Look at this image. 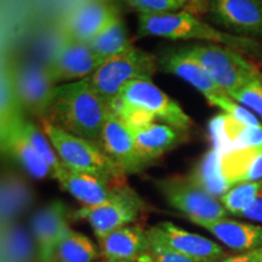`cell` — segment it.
<instances>
[{
    "mask_svg": "<svg viewBox=\"0 0 262 262\" xmlns=\"http://www.w3.org/2000/svg\"><path fill=\"white\" fill-rule=\"evenodd\" d=\"M148 238L150 242L149 251L145 256L141 257L139 262H199L191 257L185 256V255L176 253L157 239Z\"/></svg>",
    "mask_w": 262,
    "mask_h": 262,
    "instance_id": "e575fe53",
    "label": "cell"
},
{
    "mask_svg": "<svg viewBox=\"0 0 262 262\" xmlns=\"http://www.w3.org/2000/svg\"><path fill=\"white\" fill-rule=\"evenodd\" d=\"M108 114V104L95 91L88 77L57 85L47 120L66 133L101 147V135Z\"/></svg>",
    "mask_w": 262,
    "mask_h": 262,
    "instance_id": "6da1fadb",
    "label": "cell"
},
{
    "mask_svg": "<svg viewBox=\"0 0 262 262\" xmlns=\"http://www.w3.org/2000/svg\"><path fill=\"white\" fill-rule=\"evenodd\" d=\"M228 96L256 113L262 119V79L250 81L241 89L228 94Z\"/></svg>",
    "mask_w": 262,
    "mask_h": 262,
    "instance_id": "d6a6232c",
    "label": "cell"
},
{
    "mask_svg": "<svg viewBox=\"0 0 262 262\" xmlns=\"http://www.w3.org/2000/svg\"><path fill=\"white\" fill-rule=\"evenodd\" d=\"M221 262H262V248L226 257Z\"/></svg>",
    "mask_w": 262,
    "mask_h": 262,
    "instance_id": "74e56055",
    "label": "cell"
},
{
    "mask_svg": "<svg viewBox=\"0 0 262 262\" xmlns=\"http://www.w3.org/2000/svg\"><path fill=\"white\" fill-rule=\"evenodd\" d=\"M10 70L24 112L26 111L32 116L47 119L57 86L51 79L47 64L24 62L10 66Z\"/></svg>",
    "mask_w": 262,
    "mask_h": 262,
    "instance_id": "52a82bcc",
    "label": "cell"
},
{
    "mask_svg": "<svg viewBox=\"0 0 262 262\" xmlns=\"http://www.w3.org/2000/svg\"><path fill=\"white\" fill-rule=\"evenodd\" d=\"M221 171L232 187L238 183L262 181V147H248L221 153Z\"/></svg>",
    "mask_w": 262,
    "mask_h": 262,
    "instance_id": "ffe728a7",
    "label": "cell"
},
{
    "mask_svg": "<svg viewBox=\"0 0 262 262\" xmlns=\"http://www.w3.org/2000/svg\"><path fill=\"white\" fill-rule=\"evenodd\" d=\"M42 131L49 137L66 169L90 173L110 182L126 183V173L100 146L66 133L47 119L42 124Z\"/></svg>",
    "mask_w": 262,
    "mask_h": 262,
    "instance_id": "3957f363",
    "label": "cell"
},
{
    "mask_svg": "<svg viewBox=\"0 0 262 262\" xmlns=\"http://www.w3.org/2000/svg\"><path fill=\"white\" fill-rule=\"evenodd\" d=\"M142 208V199L135 194L123 201L107 203V204L83 206L72 212L71 219L88 221L98 239L116 229L135 222L139 219Z\"/></svg>",
    "mask_w": 262,
    "mask_h": 262,
    "instance_id": "4fadbf2b",
    "label": "cell"
},
{
    "mask_svg": "<svg viewBox=\"0 0 262 262\" xmlns=\"http://www.w3.org/2000/svg\"><path fill=\"white\" fill-rule=\"evenodd\" d=\"M208 14L242 37H262V0H210Z\"/></svg>",
    "mask_w": 262,
    "mask_h": 262,
    "instance_id": "9a60e30c",
    "label": "cell"
},
{
    "mask_svg": "<svg viewBox=\"0 0 262 262\" xmlns=\"http://www.w3.org/2000/svg\"><path fill=\"white\" fill-rule=\"evenodd\" d=\"M55 180L66 192L73 195L84 206H96L123 201L136 193L126 183H114L90 173L64 169Z\"/></svg>",
    "mask_w": 262,
    "mask_h": 262,
    "instance_id": "30bf717a",
    "label": "cell"
},
{
    "mask_svg": "<svg viewBox=\"0 0 262 262\" xmlns=\"http://www.w3.org/2000/svg\"><path fill=\"white\" fill-rule=\"evenodd\" d=\"M166 203L182 212L193 224L226 219L227 210L221 201L198 186L189 176H171L157 181Z\"/></svg>",
    "mask_w": 262,
    "mask_h": 262,
    "instance_id": "8992f818",
    "label": "cell"
},
{
    "mask_svg": "<svg viewBox=\"0 0 262 262\" xmlns=\"http://www.w3.org/2000/svg\"><path fill=\"white\" fill-rule=\"evenodd\" d=\"M17 122L5 135L2 136L3 150L11 157L32 178L38 180L54 178V172L48 165V163L41 158L40 155L33 148V146L28 142L27 139L22 135Z\"/></svg>",
    "mask_w": 262,
    "mask_h": 262,
    "instance_id": "603a6c76",
    "label": "cell"
},
{
    "mask_svg": "<svg viewBox=\"0 0 262 262\" xmlns=\"http://www.w3.org/2000/svg\"><path fill=\"white\" fill-rule=\"evenodd\" d=\"M242 217L249 219L251 221L262 222V187L258 191L257 195L255 196L253 203L243 211Z\"/></svg>",
    "mask_w": 262,
    "mask_h": 262,
    "instance_id": "d590c367",
    "label": "cell"
},
{
    "mask_svg": "<svg viewBox=\"0 0 262 262\" xmlns=\"http://www.w3.org/2000/svg\"><path fill=\"white\" fill-rule=\"evenodd\" d=\"M182 49L227 95L255 79H262L260 71L233 49L214 44H192Z\"/></svg>",
    "mask_w": 262,
    "mask_h": 262,
    "instance_id": "5b68a950",
    "label": "cell"
},
{
    "mask_svg": "<svg viewBox=\"0 0 262 262\" xmlns=\"http://www.w3.org/2000/svg\"><path fill=\"white\" fill-rule=\"evenodd\" d=\"M72 212L61 201H54L32 216L31 232L38 250L39 262H56L57 247L70 227Z\"/></svg>",
    "mask_w": 262,
    "mask_h": 262,
    "instance_id": "9c48e42d",
    "label": "cell"
},
{
    "mask_svg": "<svg viewBox=\"0 0 262 262\" xmlns=\"http://www.w3.org/2000/svg\"><path fill=\"white\" fill-rule=\"evenodd\" d=\"M130 8L140 15H156L165 12H176L185 9L182 0H124Z\"/></svg>",
    "mask_w": 262,
    "mask_h": 262,
    "instance_id": "836d02e7",
    "label": "cell"
},
{
    "mask_svg": "<svg viewBox=\"0 0 262 262\" xmlns=\"http://www.w3.org/2000/svg\"><path fill=\"white\" fill-rule=\"evenodd\" d=\"M158 71L176 75L201 91L205 98L209 96L227 95L211 79L204 68L182 48L172 49L158 57Z\"/></svg>",
    "mask_w": 262,
    "mask_h": 262,
    "instance_id": "e0dca14e",
    "label": "cell"
},
{
    "mask_svg": "<svg viewBox=\"0 0 262 262\" xmlns=\"http://www.w3.org/2000/svg\"><path fill=\"white\" fill-rule=\"evenodd\" d=\"M106 262H135V261H126V260H104Z\"/></svg>",
    "mask_w": 262,
    "mask_h": 262,
    "instance_id": "f35d334b",
    "label": "cell"
},
{
    "mask_svg": "<svg viewBox=\"0 0 262 262\" xmlns=\"http://www.w3.org/2000/svg\"><path fill=\"white\" fill-rule=\"evenodd\" d=\"M131 130L135 137L137 152L146 164L158 159L164 153L178 146L182 141V134L186 133L168 124L158 123Z\"/></svg>",
    "mask_w": 262,
    "mask_h": 262,
    "instance_id": "7402d4cb",
    "label": "cell"
},
{
    "mask_svg": "<svg viewBox=\"0 0 262 262\" xmlns=\"http://www.w3.org/2000/svg\"><path fill=\"white\" fill-rule=\"evenodd\" d=\"M104 260L135 261L148 253L150 242L147 231L139 226H125L97 239Z\"/></svg>",
    "mask_w": 262,
    "mask_h": 262,
    "instance_id": "ac0fdd59",
    "label": "cell"
},
{
    "mask_svg": "<svg viewBox=\"0 0 262 262\" xmlns=\"http://www.w3.org/2000/svg\"><path fill=\"white\" fill-rule=\"evenodd\" d=\"M158 72V57L133 47L108 58L89 77L95 91L107 104L134 80H152Z\"/></svg>",
    "mask_w": 262,
    "mask_h": 262,
    "instance_id": "277c9868",
    "label": "cell"
},
{
    "mask_svg": "<svg viewBox=\"0 0 262 262\" xmlns=\"http://www.w3.org/2000/svg\"><path fill=\"white\" fill-rule=\"evenodd\" d=\"M206 100L210 102L212 106L219 107L220 110L227 116L234 118L238 122L248 124V125L253 126H260V119L251 112L250 110H248L247 107L242 106V104L235 103L233 98H231L228 95H221V96H209L206 97Z\"/></svg>",
    "mask_w": 262,
    "mask_h": 262,
    "instance_id": "1f68e13d",
    "label": "cell"
},
{
    "mask_svg": "<svg viewBox=\"0 0 262 262\" xmlns=\"http://www.w3.org/2000/svg\"><path fill=\"white\" fill-rule=\"evenodd\" d=\"M188 176L196 185L219 199L232 188L222 175L221 152L215 147L202 157Z\"/></svg>",
    "mask_w": 262,
    "mask_h": 262,
    "instance_id": "484cf974",
    "label": "cell"
},
{
    "mask_svg": "<svg viewBox=\"0 0 262 262\" xmlns=\"http://www.w3.org/2000/svg\"><path fill=\"white\" fill-rule=\"evenodd\" d=\"M119 97L127 103L145 108L157 119L176 129L187 131L192 126V119L181 106L153 84L152 80L131 81L120 91Z\"/></svg>",
    "mask_w": 262,
    "mask_h": 262,
    "instance_id": "ba28073f",
    "label": "cell"
},
{
    "mask_svg": "<svg viewBox=\"0 0 262 262\" xmlns=\"http://www.w3.org/2000/svg\"><path fill=\"white\" fill-rule=\"evenodd\" d=\"M101 147L125 173H136L147 165L137 152L133 130L112 112L104 122Z\"/></svg>",
    "mask_w": 262,
    "mask_h": 262,
    "instance_id": "2e32d148",
    "label": "cell"
},
{
    "mask_svg": "<svg viewBox=\"0 0 262 262\" xmlns=\"http://www.w3.org/2000/svg\"><path fill=\"white\" fill-rule=\"evenodd\" d=\"M148 237L172 249L176 253L199 262H219L225 257L224 248L201 234L191 233L172 222H159L147 231Z\"/></svg>",
    "mask_w": 262,
    "mask_h": 262,
    "instance_id": "7c38bea8",
    "label": "cell"
},
{
    "mask_svg": "<svg viewBox=\"0 0 262 262\" xmlns=\"http://www.w3.org/2000/svg\"><path fill=\"white\" fill-rule=\"evenodd\" d=\"M139 34L141 37H157L171 40H199L222 44L241 54L260 56L262 44L254 38L231 35L205 24L187 11L165 12L139 16Z\"/></svg>",
    "mask_w": 262,
    "mask_h": 262,
    "instance_id": "7a4b0ae2",
    "label": "cell"
},
{
    "mask_svg": "<svg viewBox=\"0 0 262 262\" xmlns=\"http://www.w3.org/2000/svg\"><path fill=\"white\" fill-rule=\"evenodd\" d=\"M96 262H106V261H96Z\"/></svg>",
    "mask_w": 262,
    "mask_h": 262,
    "instance_id": "ab89813d",
    "label": "cell"
},
{
    "mask_svg": "<svg viewBox=\"0 0 262 262\" xmlns=\"http://www.w3.org/2000/svg\"><path fill=\"white\" fill-rule=\"evenodd\" d=\"M182 2L185 3L183 11H187L189 14L196 16V17L208 14L210 0H182Z\"/></svg>",
    "mask_w": 262,
    "mask_h": 262,
    "instance_id": "8d00e7d4",
    "label": "cell"
},
{
    "mask_svg": "<svg viewBox=\"0 0 262 262\" xmlns=\"http://www.w3.org/2000/svg\"><path fill=\"white\" fill-rule=\"evenodd\" d=\"M261 187L262 181L238 183L229 189L225 195H222L220 201L229 214L242 216L245 209L253 203Z\"/></svg>",
    "mask_w": 262,
    "mask_h": 262,
    "instance_id": "4dcf8cb0",
    "label": "cell"
},
{
    "mask_svg": "<svg viewBox=\"0 0 262 262\" xmlns=\"http://www.w3.org/2000/svg\"><path fill=\"white\" fill-rule=\"evenodd\" d=\"M102 63L88 42L62 39L47 67L52 81L60 85L90 77Z\"/></svg>",
    "mask_w": 262,
    "mask_h": 262,
    "instance_id": "8fae6325",
    "label": "cell"
},
{
    "mask_svg": "<svg viewBox=\"0 0 262 262\" xmlns=\"http://www.w3.org/2000/svg\"><path fill=\"white\" fill-rule=\"evenodd\" d=\"M31 186L12 172H6L2 181V226L17 221L33 204Z\"/></svg>",
    "mask_w": 262,
    "mask_h": 262,
    "instance_id": "cb8c5ba5",
    "label": "cell"
},
{
    "mask_svg": "<svg viewBox=\"0 0 262 262\" xmlns=\"http://www.w3.org/2000/svg\"><path fill=\"white\" fill-rule=\"evenodd\" d=\"M100 256L101 251L89 237L71 229L58 244L56 262H96Z\"/></svg>",
    "mask_w": 262,
    "mask_h": 262,
    "instance_id": "83f0119b",
    "label": "cell"
},
{
    "mask_svg": "<svg viewBox=\"0 0 262 262\" xmlns=\"http://www.w3.org/2000/svg\"><path fill=\"white\" fill-rule=\"evenodd\" d=\"M119 14L110 0H84L66 16L62 39L88 42Z\"/></svg>",
    "mask_w": 262,
    "mask_h": 262,
    "instance_id": "5bb4252c",
    "label": "cell"
},
{
    "mask_svg": "<svg viewBox=\"0 0 262 262\" xmlns=\"http://www.w3.org/2000/svg\"><path fill=\"white\" fill-rule=\"evenodd\" d=\"M17 125L21 130L22 135H24L26 139L31 145L33 146L37 152L40 155V157L45 162L48 163V165L50 166L52 172H54V178H56L57 175L66 169L64 165L58 158L56 150H55L54 146L49 140V137L45 135L44 131L39 130L38 126L35 124H33L31 120L26 119L25 117H22L21 119L17 122Z\"/></svg>",
    "mask_w": 262,
    "mask_h": 262,
    "instance_id": "f546056e",
    "label": "cell"
},
{
    "mask_svg": "<svg viewBox=\"0 0 262 262\" xmlns=\"http://www.w3.org/2000/svg\"><path fill=\"white\" fill-rule=\"evenodd\" d=\"M198 226L208 229L221 243L233 250L245 251L262 248V227L229 219L211 222H199Z\"/></svg>",
    "mask_w": 262,
    "mask_h": 262,
    "instance_id": "44dd1931",
    "label": "cell"
},
{
    "mask_svg": "<svg viewBox=\"0 0 262 262\" xmlns=\"http://www.w3.org/2000/svg\"><path fill=\"white\" fill-rule=\"evenodd\" d=\"M210 134L214 147L221 153L248 147H262V125H248L225 113L211 120Z\"/></svg>",
    "mask_w": 262,
    "mask_h": 262,
    "instance_id": "d6986e66",
    "label": "cell"
},
{
    "mask_svg": "<svg viewBox=\"0 0 262 262\" xmlns=\"http://www.w3.org/2000/svg\"><path fill=\"white\" fill-rule=\"evenodd\" d=\"M38 250L31 229L17 221L2 226V262H34Z\"/></svg>",
    "mask_w": 262,
    "mask_h": 262,
    "instance_id": "d4e9b609",
    "label": "cell"
},
{
    "mask_svg": "<svg viewBox=\"0 0 262 262\" xmlns=\"http://www.w3.org/2000/svg\"><path fill=\"white\" fill-rule=\"evenodd\" d=\"M0 122H2V136L15 125L19 118L24 116V110L18 102L14 83H12L10 64L2 66L0 75Z\"/></svg>",
    "mask_w": 262,
    "mask_h": 262,
    "instance_id": "f1b7e54d",
    "label": "cell"
},
{
    "mask_svg": "<svg viewBox=\"0 0 262 262\" xmlns=\"http://www.w3.org/2000/svg\"><path fill=\"white\" fill-rule=\"evenodd\" d=\"M88 44L102 62L133 48L120 15L114 17Z\"/></svg>",
    "mask_w": 262,
    "mask_h": 262,
    "instance_id": "4316f807",
    "label": "cell"
}]
</instances>
